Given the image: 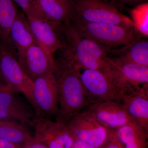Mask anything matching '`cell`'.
I'll use <instances>...</instances> for the list:
<instances>
[{
	"mask_svg": "<svg viewBox=\"0 0 148 148\" xmlns=\"http://www.w3.org/2000/svg\"><path fill=\"white\" fill-rule=\"evenodd\" d=\"M71 148H95L93 146L78 140H75Z\"/></svg>",
	"mask_w": 148,
	"mask_h": 148,
	"instance_id": "27",
	"label": "cell"
},
{
	"mask_svg": "<svg viewBox=\"0 0 148 148\" xmlns=\"http://www.w3.org/2000/svg\"><path fill=\"white\" fill-rule=\"evenodd\" d=\"M18 11L13 0H0V43L10 46V32Z\"/></svg>",
	"mask_w": 148,
	"mask_h": 148,
	"instance_id": "21",
	"label": "cell"
},
{
	"mask_svg": "<svg viewBox=\"0 0 148 148\" xmlns=\"http://www.w3.org/2000/svg\"><path fill=\"white\" fill-rule=\"evenodd\" d=\"M31 141L27 144V145L24 148H47L44 145L39 143V142H33L31 143Z\"/></svg>",
	"mask_w": 148,
	"mask_h": 148,
	"instance_id": "28",
	"label": "cell"
},
{
	"mask_svg": "<svg viewBox=\"0 0 148 148\" xmlns=\"http://www.w3.org/2000/svg\"><path fill=\"white\" fill-rule=\"evenodd\" d=\"M19 145L0 139V148H20Z\"/></svg>",
	"mask_w": 148,
	"mask_h": 148,
	"instance_id": "26",
	"label": "cell"
},
{
	"mask_svg": "<svg viewBox=\"0 0 148 148\" xmlns=\"http://www.w3.org/2000/svg\"><path fill=\"white\" fill-rule=\"evenodd\" d=\"M37 43L28 24L26 16L18 12L10 32V47L19 61L27 49Z\"/></svg>",
	"mask_w": 148,
	"mask_h": 148,
	"instance_id": "15",
	"label": "cell"
},
{
	"mask_svg": "<svg viewBox=\"0 0 148 148\" xmlns=\"http://www.w3.org/2000/svg\"><path fill=\"white\" fill-rule=\"evenodd\" d=\"M80 77L88 92L98 101L121 103V95L112 80L97 70L79 69Z\"/></svg>",
	"mask_w": 148,
	"mask_h": 148,
	"instance_id": "10",
	"label": "cell"
},
{
	"mask_svg": "<svg viewBox=\"0 0 148 148\" xmlns=\"http://www.w3.org/2000/svg\"><path fill=\"white\" fill-rule=\"evenodd\" d=\"M45 18L61 24L70 23L72 13L71 0H38Z\"/></svg>",
	"mask_w": 148,
	"mask_h": 148,
	"instance_id": "18",
	"label": "cell"
},
{
	"mask_svg": "<svg viewBox=\"0 0 148 148\" xmlns=\"http://www.w3.org/2000/svg\"><path fill=\"white\" fill-rule=\"evenodd\" d=\"M121 103L132 119L148 130V92L140 91L123 95Z\"/></svg>",
	"mask_w": 148,
	"mask_h": 148,
	"instance_id": "16",
	"label": "cell"
},
{
	"mask_svg": "<svg viewBox=\"0 0 148 148\" xmlns=\"http://www.w3.org/2000/svg\"><path fill=\"white\" fill-rule=\"evenodd\" d=\"M85 110L107 129L116 130L134 121L121 103L116 101H98L90 105Z\"/></svg>",
	"mask_w": 148,
	"mask_h": 148,
	"instance_id": "12",
	"label": "cell"
},
{
	"mask_svg": "<svg viewBox=\"0 0 148 148\" xmlns=\"http://www.w3.org/2000/svg\"><path fill=\"white\" fill-rule=\"evenodd\" d=\"M33 127L37 142L47 148H71L74 139L62 119L57 116L55 121L37 116Z\"/></svg>",
	"mask_w": 148,
	"mask_h": 148,
	"instance_id": "9",
	"label": "cell"
},
{
	"mask_svg": "<svg viewBox=\"0 0 148 148\" xmlns=\"http://www.w3.org/2000/svg\"><path fill=\"white\" fill-rule=\"evenodd\" d=\"M19 62L33 81L56 68L53 55L37 43L27 49Z\"/></svg>",
	"mask_w": 148,
	"mask_h": 148,
	"instance_id": "14",
	"label": "cell"
},
{
	"mask_svg": "<svg viewBox=\"0 0 148 148\" xmlns=\"http://www.w3.org/2000/svg\"><path fill=\"white\" fill-rule=\"evenodd\" d=\"M34 110L38 116L50 118L59 114L58 90L55 71L34 80Z\"/></svg>",
	"mask_w": 148,
	"mask_h": 148,
	"instance_id": "7",
	"label": "cell"
},
{
	"mask_svg": "<svg viewBox=\"0 0 148 148\" xmlns=\"http://www.w3.org/2000/svg\"><path fill=\"white\" fill-rule=\"evenodd\" d=\"M59 114L64 116L83 111L98 100L86 89L77 69L60 56L56 60Z\"/></svg>",
	"mask_w": 148,
	"mask_h": 148,
	"instance_id": "2",
	"label": "cell"
},
{
	"mask_svg": "<svg viewBox=\"0 0 148 148\" xmlns=\"http://www.w3.org/2000/svg\"><path fill=\"white\" fill-rule=\"evenodd\" d=\"M27 125L10 119H0V139L15 144L32 141Z\"/></svg>",
	"mask_w": 148,
	"mask_h": 148,
	"instance_id": "20",
	"label": "cell"
},
{
	"mask_svg": "<svg viewBox=\"0 0 148 148\" xmlns=\"http://www.w3.org/2000/svg\"><path fill=\"white\" fill-rule=\"evenodd\" d=\"M3 90H12L13 91L11 88L10 86H9L5 82L0 80V91H3Z\"/></svg>",
	"mask_w": 148,
	"mask_h": 148,
	"instance_id": "29",
	"label": "cell"
},
{
	"mask_svg": "<svg viewBox=\"0 0 148 148\" xmlns=\"http://www.w3.org/2000/svg\"><path fill=\"white\" fill-rule=\"evenodd\" d=\"M0 80L5 82L3 78L2 75V74L1 73V71H0Z\"/></svg>",
	"mask_w": 148,
	"mask_h": 148,
	"instance_id": "30",
	"label": "cell"
},
{
	"mask_svg": "<svg viewBox=\"0 0 148 148\" xmlns=\"http://www.w3.org/2000/svg\"><path fill=\"white\" fill-rule=\"evenodd\" d=\"M100 148H124L117 137L116 130L109 129L108 138Z\"/></svg>",
	"mask_w": 148,
	"mask_h": 148,
	"instance_id": "24",
	"label": "cell"
},
{
	"mask_svg": "<svg viewBox=\"0 0 148 148\" xmlns=\"http://www.w3.org/2000/svg\"><path fill=\"white\" fill-rule=\"evenodd\" d=\"M107 51L117 56L115 58L122 62L148 67V41L142 37L119 49L108 48Z\"/></svg>",
	"mask_w": 148,
	"mask_h": 148,
	"instance_id": "17",
	"label": "cell"
},
{
	"mask_svg": "<svg viewBox=\"0 0 148 148\" xmlns=\"http://www.w3.org/2000/svg\"><path fill=\"white\" fill-rule=\"evenodd\" d=\"M148 130L135 121L130 122L116 130V135L124 148H146Z\"/></svg>",
	"mask_w": 148,
	"mask_h": 148,
	"instance_id": "19",
	"label": "cell"
},
{
	"mask_svg": "<svg viewBox=\"0 0 148 148\" xmlns=\"http://www.w3.org/2000/svg\"><path fill=\"white\" fill-rule=\"evenodd\" d=\"M114 63L113 81L121 96L148 90V67L122 62L112 58Z\"/></svg>",
	"mask_w": 148,
	"mask_h": 148,
	"instance_id": "8",
	"label": "cell"
},
{
	"mask_svg": "<svg viewBox=\"0 0 148 148\" xmlns=\"http://www.w3.org/2000/svg\"><path fill=\"white\" fill-rule=\"evenodd\" d=\"M27 18L31 32L38 44L53 55L63 49L61 24L45 18Z\"/></svg>",
	"mask_w": 148,
	"mask_h": 148,
	"instance_id": "11",
	"label": "cell"
},
{
	"mask_svg": "<svg viewBox=\"0 0 148 148\" xmlns=\"http://www.w3.org/2000/svg\"><path fill=\"white\" fill-rule=\"evenodd\" d=\"M119 4L129 5H137L141 3L147 2V0H111Z\"/></svg>",
	"mask_w": 148,
	"mask_h": 148,
	"instance_id": "25",
	"label": "cell"
},
{
	"mask_svg": "<svg viewBox=\"0 0 148 148\" xmlns=\"http://www.w3.org/2000/svg\"><path fill=\"white\" fill-rule=\"evenodd\" d=\"M71 1V20L77 19L90 23L113 24L135 27L131 18L123 14L115 5L106 0Z\"/></svg>",
	"mask_w": 148,
	"mask_h": 148,
	"instance_id": "3",
	"label": "cell"
},
{
	"mask_svg": "<svg viewBox=\"0 0 148 148\" xmlns=\"http://www.w3.org/2000/svg\"><path fill=\"white\" fill-rule=\"evenodd\" d=\"M134 27L142 36H148V3L137 5L130 10Z\"/></svg>",
	"mask_w": 148,
	"mask_h": 148,
	"instance_id": "22",
	"label": "cell"
},
{
	"mask_svg": "<svg viewBox=\"0 0 148 148\" xmlns=\"http://www.w3.org/2000/svg\"><path fill=\"white\" fill-rule=\"evenodd\" d=\"M70 23L83 35L107 48L124 46L142 37L134 27L90 23L77 19H71Z\"/></svg>",
	"mask_w": 148,
	"mask_h": 148,
	"instance_id": "4",
	"label": "cell"
},
{
	"mask_svg": "<svg viewBox=\"0 0 148 148\" xmlns=\"http://www.w3.org/2000/svg\"><path fill=\"white\" fill-rule=\"evenodd\" d=\"M0 71L6 83L14 92L23 94L34 109V81L18 61L14 52L1 43Z\"/></svg>",
	"mask_w": 148,
	"mask_h": 148,
	"instance_id": "5",
	"label": "cell"
},
{
	"mask_svg": "<svg viewBox=\"0 0 148 148\" xmlns=\"http://www.w3.org/2000/svg\"><path fill=\"white\" fill-rule=\"evenodd\" d=\"M16 93L12 90L0 91V119L13 120L33 127L38 116Z\"/></svg>",
	"mask_w": 148,
	"mask_h": 148,
	"instance_id": "13",
	"label": "cell"
},
{
	"mask_svg": "<svg viewBox=\"0 0 148 148\" xmlns=\"http://www.w3.org/2000/svg\"><path fill=\"white\" fill-rule=\"evenodd\" d=\"M59 117L71 133L74 140L100 148L106 142L109 129L103 126L86 110Z\"/></svg>",
	"mask_w": 148,
	"mask_h": 148,
	"instance_id": "6",
	"label": "cell"
},
{
	"mask_svg": "<svg viewBox=\"0 0 148 148\" xmlns=\"http://www.w3.org/2000/svg\"><path fill=\"white\" fill-rule=\"evenodd\" d=\"M62 58L75 69L97 70L112 79L114 62L107 48L85 36L71 23L61 24Z\"/></svg>",
	"mask_w": 148,
	"mask_h": 148,
	"instance_id": "1",
	"label": "cell"
},
{
	"mask_svg": "<svg viewBox=\"0 0 148 148\" xmlns=\"http://www.w3.org/2000/svg\"><path fill=\"white\" fill-rule=\"evenodd\" d=\"M22 10L27 17L45 18L40 8L38 0H13Z\"/></svg>",
	"mask_w": 148,
	"mask_h": 148,
	"instance_id": "23",
	"label": "cell"
}]
</instances>
